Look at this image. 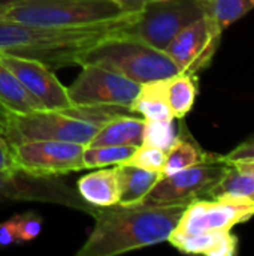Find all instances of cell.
<instances>
[{"mask_svg": "<svg viewBox=\"0 0 254 256\" xmlns=\"http://www.w3.org/2000/svg\"><path fill=\"white\" fill-rule=\"evenodd\" d=\"M205 15L202 0H160L144 6L130 34L165 51L189 24Z\"/></svg>", "mask_w": 254, "mask_h": 256, "instance_id": "7", "label": "cell"}, {"mask_svg": "<svg viewBox=\"0 0 254 256\" xmlns=\"http://www.w3.org/2000/svg\"><path fill=\"white\" fill-rule=\"evenodd\" d=\"M168 242L183 254L207 256H232L238 243L231 231H210L193 236L172 232Z\"/></svg>", "mask_w": 254, "mask_h": 256, "instance_id": "14", "label": "cell"}, {"mask_svg": "<svg viewBox=\"0 0 254 256\" xmlns=\"http://www.w3.org/2000/svg\"><path fill=\"white\" fill-rule=\"evenodd\" d=\"M18 2H21V0H0V16H1L10 6L16 4Z\"/></svg>", "mask_w": 254, "mask_h": 256, "instance_id": "32", "label": "cell"}, {"mask_svg": "<svg viewBox=\"0 0 254 256\" xmlns=\"http://www.w3.org/2000/svg\"><path fill=\"white\" fill-rule=\"evenodd\" d=\"M117 2L126 12H141L145 4L160 0H114Z\"/></svg>", "mask_w": 254, "mask_h": 256, "instance_id": "31", "label": "cell"}, {"mask_svg": "<svg viewBox=\"0 0 254 256\" xmlns=\"http://www.w3.org/2000/svg\"><path fill=\"white\" fill-rule=\"evenodd\" d=\"M16 219H18V214L0 224V246L6 248V246L18 243L16 242Z\"/></svg>", "mask_w": 254, "mask_h": 256, "instance_id": "29", "label": "cell"}, {"mask_svg": "<svg viewBox=\"0 0 254 256\" xmlns=\"http://www.w3.org/2000/svg\"><path fill=\"white\" fill-rule=\"evenodd\" d=\"M85 64L111 69L138 84L168 80L181 72L165 51L148 45L130 32L111 36L90 48L79 58V66Z\"/></svg>", "mask_w": 254, "mask_h": 256, "instance_id": "4", "label": "cell"}, {"mask_svg": "<svg viewBox=\"0 0 254 256\" xmlns=\"http://www.w3.org/2000/svg\"><path fill=\"white\" fill-rule=\"evenodd\" d=\"M252 201H253V202H254V196H253V198H252Z\"/></svg>", "mask_w": 254, "mask_h": 256, "instance_id": "33", "label": "cell"}, {"mask_svg": "<svg viewBox=\"0 0 254 256\" xmlns=\"http://www.w3.org/2000/svg\"><path fill=\"white\" fill-rule=\"evenodd\" d=\"M145 118L133 117V114H121L108 120L96 132L93 140L87 144L90 147L99 146H135L144 142Z\"/></svg>", "mask_w": 254, "mask_h": 256, "instance_id": "15", "label": "cell"}, {"mask_svg": "<svg viewBox=\"0 0 254 256\" xmlns=\"http://www.w3.org/2000/svg\"><path fill=\"white\" fill-rule=\"evenodd\" d=\"M0 200L60 204L91 216L96 207L88 206L70 186L54 177H36L21 171L0 172Z\"/></svg>", "mask_w": 254, "mask_h": 256, "instance_id": "10", "label": "cell"}, {"mask_svg": "<svg viewBox=\"0 0 254 256\" xmlns=\"http://www.w3.org/2000/svg\"><path fill=\"white\" fill-rule=\"evenodd\" d=\"M0 60L16 75L21 84L43 105L45 110H66L73 106L64 87L46 64L12 54L0 52Z\"/></svg>", "mask_w": 254, "mask_h": 256, "instance_id": "13", "label": "cell"}, {"mask_svg": "<svg viewBox=\"0 0 254 256\" xmlns=\"http://www.w3.org/2000/svg\"><path fill=\"white\" fill-rule=\"evenodd\" d=\"M253 214L252 200H196L186 207L174 232L193 236L210 231H231Z\"/></svg>", "mask_w": 254, "mask_h": 256, "instance_id": "12", "label": "cell"}, {"mask_svg": "<svg viewBox=\"0 0 254 256\" xmlns=\"http://www.w3.org/2000/svg\"><path fill=\"white\" fill-rule=\"evenodd\" d=\"M15 171L36 177H58L84 170L82 144L55 140H37L13 144Z\"/></svg>", "mask_w": 254, "mask_h": 256, "instance_id": "8", "label": "cell"}, {"mask_svg": "<svg viewBox=\"0 0 254 256\" xmlns=\"http://www.w3.org/2000/svg\"><path fill=\"white\" fill-rule=\"evenodd\" d=\"M135 150V146H85L82 152V165L84 170H97L103 166L126 164Z\"/></svg>", "mask_w": 254, "mask_h": 256, "instance_id": "23", "label": "cell"}, {"mask_svg": "<svg viewBox=\"0 0 254 256\" xmlns=\"http://www.w3.org/2000/svg\"><path fill=\"white\" fill-rule=\"evenodd\" d=\"M42 231V218L33 212L18 214L16 219V242L28 243L34 240Z\"/></svg>", "mask_w": 254, "mask_h": 256, "instance_id": "27", "label": "cell"}, {"mask_svg": "<svg viewBox=\"0 0 254 256\" xmlns=\"http://www.w3.org/2000/svg\"><path fill=\"white\" fill-rule=\"evenodd\" d=\"M229 166L207 200H252L254 196V168L243 160L228 162Z\"/></svg>", "mask_w": 254, "mask_h": 256, "instance_id": "18", "label": "cell"}, {"mask_svg": "<svg viewBox=\"0 0 254 256\" xmlns=\"http://www.w3.org/2000/svg\"><path fill=\"white\" fill-rule=\"evenodd\" d=\"M229 164L223 156L213 154L210 159L190 168L163 176L157 180L139 206H189L196 200H207L208 194L220 182Z\"/></svg>", "mask_w": 254, "mask_h": 256, "instance_id": "6", "label": "cell"}, {"mask_svg": "<svg viewBox=\"0 0 254 256\" xmlns=\"http://www.w3.org/2000/svg\"><path fill=\"white\" fill-rule=\"evenodd\" d=\"M130 111L141 114L145 120H172L174 112L168 102L165 80L141 84V88L130 105Z\"/></svg>", "mask_w": 254, "mask_h": 256, "instance_id": "20", "label": "cell"}, {"mask_svg": "<svg viewBox=\"0 0 254 256\" xmlns=\"http://www.w3.org/2000/svg\"><path fill=\"white\" fill-rule=\"evenodd\" d=\"M205 15L211 16L216 24L225 30L238 21L254 8V0H202Z\"/></svg>", "mask_w": 254, "mask_h": 256, "instance_id": "24", "label": "cell"}, {"mask_svg": "<svg viewBox=\"0 0 254 256\" xmlns=\"http://www.w3.org/2000/svg\"><path fill=\"white\" fill-rule=\"evenodd\" d=\"M186 207H96L94 228L76 255L115 256L168 242Z\"/></svg>", "mask_w": 254, "mask_h": 256, "instance_id": "2", "label": "cell"}, {"mask_svg": "<svg viewBox=\"0 0 254 256\" xmlns=\"http://www.w3.org/2000/svg\"><path fill=\"white\" fill-rule=\"evenodd\" d=\"M211 156H213V153H207L196 142V140L190 135L187 128L184 124H181L174 146L166 152L162 177L183 171L186 168H190L196 164H201V162L210 159Z\"/></svg>", "mask_w": 254, "mask_h": 256, "instance_id": "19", "label": "cell"}, {"mask_svg": "<svg viewBox=\"0 0 254 256\" xmlns=\"http://www.w3.org/2000/svg\"><path fill=\"white\" fill-rule=\"evenodd\" d=\"M226 162H235V160H246V159H253L254 158V135L240 144L237 148H234L229 154L223 156Z\"/></svg>", "mask_w": 254, "mask_h": 256, "instance_id": "28", "label": "cell"}, {"mask_svg": "<svg viewBox=\"0 0 254 256\" xmlns=\"http://www.w3.org/2000/svg\"><path fill=\"white\" fill-rule=\"evenodd\" d=\"M174 120L175 118L162 120V122L145 120L144 142L142 144L160 148L163 152H168L174 146V142L178 136V129H177Z\"/></svg>", "mask_w": 254, "mask_h": 256, "instance_id": "25", "label": "cell"}, {"mask_svg": "<svg viewBox=\"0 0 254 256\" xmlns=\"http://www.w3.org/2000/svg\"><path fill=\"white\" fill-rule=\"evenodd\" d=\"M222 33L223 30L216 21L204 15L184 27L171 40L165 52L183 74L196 75L211 63L219 48Z\"/></svg>", "mask_w": 254, "mask_h": 256, "instance_id": "11", "label": "cell"}, {"mask_svg": "<svg viewBox=\"0 0 254 256\" xmlns=\"http://www.w3.org/2000/svg\"><path fill=\"white\" fill-rule=\"evenodd\" d=\"M165 159H166V152L142 144V146L136 147L135 153L126 164L162 174L163 166H165Z\"/></svg>", "mask_w": 254, "mask_h": 256, "instance_id": "26", "label": "cell"}, {"mask_svg": "<svg viewBox=\"0 0 254 256\" xmlns=\"http://www.w3.org/2000/svg\"><path fill=\"white\" fill-rule=\"evenodd\" d=\"M166 94L169 106L174 112L175 118H184L195 105L198 84L196 75L189 74H177L168 80H165Z\"/></svg>", "mask_w": 254, "mask_h": 256, "instance_id": "22", "label": "cell"}, {"mask_svg": "<svg viewBox=\"0 0 254 256\" xmlns=\"http://www.w3.org/2000/svg\"><path fill=\"white\" fill-rule=\"evenodd\" d=\"M133 114L124 106L73 105L66 110L16 112L0 106V135L10 144L55 140L87 146L96 132L115 116Z\"/></svg>", "mask_w": 254, "mask_h": 256, "instance_id": "3", "label": "cell"}, {"mask_svg": "<svg viewBox=\"0 0 254 256\" xmlns=\"http://www.w3.org/2000/svg\"><path fill=\"white\" fill-rule=\"evenodd\" d=\"M139 88L141 84L121 74L97 64H85L79 76L67 87V93L72 104L78 106L111 105L130 110Z\"/></svg>", "mask_w": 254, "mask_h": 256, "instance_id": "9", "label": "cell"}, {"mask_svg": "<svg viewBox=\"0 0 254 256\" xmlns=\"http://www.w3.org/2000/svg\"><path fill=\"white\" fill-rule=\"evenodd\" d=\"M115 172L118 182L117 206L123 207L139 206L142 200L147 196V194L157 183V180L162 177L160 172L138 168L130 164L115 165Z\"/></svg>", "mask_w": 254, "mask_h": 256, "instance_id": "16", "label": "cell"}, {"mask_svg": "<svg viewBox=\"0 0 254 256\" xmlns=\"http://www.w3.org/2000/svg\"><path fill=\"white\" fill-rule=\"evenodd\" d=\"M0 106L16 112L45 110L43 105L21 84L16 75L1 60H0Z\"/></svg>", "mask_w": 254, "mask_h": 256, "instance_id": "21", "label": "cell"}, {"mask_svg": "<svg viewBox=\"0 0 254 256\" xmlns=\"http://www.w3.org/2000/svg\"><path fill=\"white\" fill-rule=\"evenodd\" d=\"M79 196L91 207H111L118 202V182L115 168L88 172L78 180Z\"/></svg>", "mask_w": 254, "mask_h": 256, "instance_id": "17", "label": "cell"}, {"mask_svg": "<svg viewBox=\"0 0 254 256\" xmlns=\"http://www.w3.org/2000/svg\"><path fill=\"white\" fill-rule=\"evenodd\" d=\"M141 12L87 27H43L0 18V52L37 60L49 69L79 66V58L99 42L130 32Z\"/></svg>", "mask_w": 254, "mask_h": 256, "instance_id": "1", "label": "cell"}, {"mask_svg": "<svg viewBox=\"0 0 254 256\" xmlns=\"http://www.w3.org/2000/svg\"><path fill=\"white\" fill-rule=\"evenodd\" d=\"M13 160H12V147L10 144L0 135V172H12Z\"/></svg>", "mask_w": 254, "mask_h": 256, "instance_id": "30", "label": "cell"}, {"mask_svg": "<svg viewBox=\"0 0 254 256\" xmlns=\"http://www.w3.org/2000/svg\"><path fill=\"white\" fill-rule=\"evenodd\" d=\"M126 12L114 0H21L0 18L43 27H87L117 21Z\"/></svg>", "mask_w": 254, "mask_h": 256, "instance_id": "5", "label": "cell"}]
</instances>
